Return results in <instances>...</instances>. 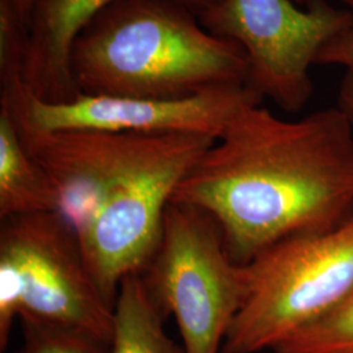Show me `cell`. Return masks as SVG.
Returning <instances> with one entry per match:
<instances>
[{
    "label": "cell",
    "instance_id": "3957f363",
    "mask_svg": "<svg viewBox=\"0 0 353 353\" xmlns=\"http://www.w3.org/2000/svg\"><path fill=\"white\" fill-rule=\"evenodd\" d=\"M216 140L192 134H106L80 185L77 236L102 294L157 252L174 191Z\"/></svg>",
    "mask_w": 353,
    "mask_h": 353
},
{
    "label": "cell",
    "instance_id": "8fae6325",
    "mask_svg": "<svg viewBox=\"0 0 353 353\" xmlns=\"http://www.w3.org/2000/svg\"><path fill=\"white\" fill-rule=\"evenodd\" d=\"M109 353H185L166 330V316L154 301L141 274L122 280L115 303Z\"/></svg>",
    "mask_w": 353,
    "mask_h": 353
},
{
    "label": "cell",
    "instance_id": "9a60e30c",
    "mask_svg": "<svg viewBox=\"0 0 353 353\" xmlns=\"http://www.w3.org/2000/svg\"><path fill=\"white\" fill-rule=\"evenodd\" d=\"M41 0H0V10L10 13L26 32L30 17Z\"/></svg>",
    "mask_w": 353,
    "mask_h": 353
},
{
    "label": "cell",
    "instance_id": "7a4b0ae2",
    "mask_svg": "<svg viewBox=\"0 0 353 353\" xmlns=\"http://www.w3.org/2000/svg\"><path fill=\"white\" fill-rule=\"evenodd\" d=\"M70 68L79 94L178 100L245 84L248 59L182 0H117L77 34Z\"/></svg>",
    "mask_w": 353,
    "mask_h": 353
},
{
    "label": "cell",
    "instance_id": "5b68a950",
    "mask_svg": "<svg viewBox=\"0 0 353 353\" xmlns=\"http://www.w3.org/2000/svg\"><path fill=\"white\" fill-rule=\"evenodd\" d=\"M115 306L89 270L74 228L59 212L1 220L0 351L21 316L80 328L112 343Z\"/></svg>",
    "mask_w": 353,
    "mask_h": 353
},
{
    "label": "cell",
    "instance_id": "5bb4252c",
    "mask_svg": "<svg viewBox=\"0 0 353 353\" xmlns=\"http://www.w3.org/2000/svg\"><path fill=\"white\" fill-rule=\"evenodd\" d=\"M316 64L321 65H341L353 72V23L319 50Z\"/></svg>",
    "mask_w": 353,
    "mask_h": 353
},
{
    "label": "cell",
    "instance_id": "8992f818",
    "mask_svg": "<svg viewBox=\"0 0 353 353\" xmlns=\"http://www.w3.org/2000/svg\"><path fill=\"white\" fill-rule=\"evenodd\" d=\"M141 275L165 316L176 318L185 353H221L248 281L211 214L170 202L160 245Z\"/></svg>",
    "mask_w": 353,
    "mask_h": 353
},
{
    "label": "cell",
    "instance_id": "7c38bea8",
    "mask_svg": "<svg viewBox=\"0 0 353 353\" xmlns=\"http://www.w3.org/2000/svg\"><path fill=\"white\" fill-rule=\"evenodd\" d=\"M274 353H353V292L281 341Z\"/></svg>",
    "mask_w": 353,
    "mask_h": 353
},
{
    "label": "cell",
    "instance_id": "6da1fadb",
    "mask_svg": "<svg viewBox=\"0 0 353 353\" xmlns=\"http://www.w3.org/2000/svg\"><path fill=\"white\" fill-rule=\"evenodd\" d=\"M172 202L211 214L230 258L248 265L278 241L352 216V126L338 106L299 121L250 106L190 169Z\"/></svg>",
    "mask_w": 353,
    "mask_h": 353
},
{
    "label": "cell",
    "instance_id": "277c9868",
    "mask_svg": "<svg viewBox=\"0 0 353 353\" xmlns=\"http://www.w3.org/2000/svg\"><path fill=\"white\" fill-rule=\"evenodd\" d=\"M248 290L221 353L274 350L353 292V214L322 232L290 236L245 265Z\"/></svg>",
    "mask_w": 353,
    "mask_h": 353
},
{
    "label": "cell",
    "instance_id": "e0dca14e",
    "mask_svg": "<svg viewBox=\"0 0 353 353\" xmlns=\"http://www.w3.org/2000/svg\"><path fill=\"white\" fill-rule=\"evenodd\" d=\"M296 4H303V6H307V7H310V6H313L314 3H318V1H325V0H293ZM343 1L345 6H348V7H351L353 8V0H341Z\"/></svg>",
    "mask_w": 353,
    "mask_h": 353
},
{
    "label": "cell",
    "instance_id": "30bf717a",
    "mask_svg": "<svg viewBox=\"0 0 353 353\" xmlns=\"http://www.w3.org/2000/svg\"><path fill=\"white\" fill-rule=\"evenodd\" d=\"M61 195L0 109V219L59 212Z\"/></svg>",
    "mask_w": 353,
    "mask_h": 353
},
{
    "label": "cell",
    "instance_id": "2e32d148",
    "mask_svg": "<svg viewBox=\"0 0 353 353\" xmlns=\"http://www.w3.org/2000/svg\"><path fill=\"white\" fill-rule=\"evenodd\" d=\"M338 108L347 117L353 128V72L347 71L343 77L338 96Z\"/></svg>",
    "mask_w": 353,
    "mask_h": 353
},
{
    "label": "cell",
    "instance_id": "9c48e42d",
    "mask_svg": "<svg viewBox=\"0 0 353 353\" xmlns=\"http://www.w3.org/2000/svg\"><path fill=\"white\" fill-rule=\"evenodd\" d=\"M117 0H41L24 32L21 76L42 101L62 103L79 96L70 58L77 34ZM196 13L217 0H182Z\"/></svg>",
    "mask_w": 353,
    "mask_h": 353
},
{
    "label": "cell",
    "instance_id": "4fadbf2b",
    "mask_svg": "<svg viewBox=\"0 0 353 353\" xmlns=\"http://www.w3.org/2000/svg\"><path fill=\"white\" fill-rule=\"evenodd\" d=\"M23 344L17 353H109L110 343L80 328L21 316Z\"/></svg>",
    "mask_w": 353,
    "mask_h": 353
},
{
    "label": "cell",
    "instance_id": "52a82bcc",
    "mask_svg": "<svg viewBox=\"0 0 353 353\" xmlns=\"http://www.w3.org/2000/svg\"><path fill=\"white\" fill-rule=\"evenodd\" d=\"M21 62L19 46L0 49V109L21 132L192 134L217 140L242 110L263 100L245 84H233L178 100L79 94L50 103L26 87Z\"/></svg>",
    "mask_w": 353,
    "mask_h": 353
},
{
    "label": "cell",
    "instance_id": "ba28073f",
    "mask_svg": "<svg viewBox=\"0 0 353 353\" xmlns=\"http://www.w3.org/2000/svg\"><path fill=\"white\" fill-rule=\"evenodd\" d=\"M198 17L245 51V85L288 113L300 112L313 94L309 71L319 50L353 23L352 12L326 1L301 10L293 0H217Z\"/></svg>",
    "mask_w": 353,
    "mask_h": 353
}]
</instances>
